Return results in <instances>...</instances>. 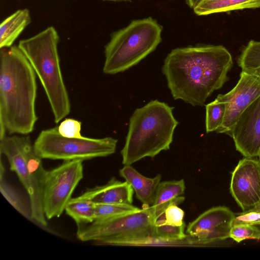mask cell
<instances>
[{
  "instance_id": "6da1fadb",
  "label": "cell",
  "mask_w": 260,
  "mask_h": 260,
  "mask_svg": "<svg viewBox=\"0 0 260 260\" xmlns=\"http://www.w3.org/2000/svg\"><path fill=\"white\" fill-rule=\"evenodd\" d=\"M232 56L222 45H199L173 49L164 60L162 72L174 100L202 106L228 81Z\"/></svg>"
},
{
  "instance_id": "7a4b0ae2",
  "label": "cell",
  "mask_w": 260,
  "mask_h": 260,
  "mask_svg": "<svg viewBox=\"0 0 260 260\" xmlns=\"http://www.w3.org/2000/svg\"><path fill=\"white\" fill-rule=\"evenodd\" d=\"M36 73L16 46L0 51V140L6 132L26 135L38 120Z\"/></svg>"
},
{
  "instance_id": "3957f363",
  "label": "cell",
  "mask_w": 260,
  "mask_h": 260,
  "mask_svg": "<svg viewBox=\"0 0 260 260\" xmlns=\"http://www.w3.org/2000/svg\"><path fill=\"white\" fill-rule=\"evenodd\" d=\"M174 109L155 100L134 111L121 151L123 165H131L146 157L153 158L170 149L178 124L173 113Z\"/></svg>"
},
{
  "instance_id": "277c9868",
  "label": "cell",
  "mask_w": 260,
  "mask_h": 260,
  "mask_svg": "<svg viewBox=\"0 0 260 260\" xmlns=\"http://www.w3.org/2000/svg\"><path fill=\"white\" fill-rule=\"evenodd\" d=\"M59 37L53 26L19 41L18 47L38 77L56 123L71 111V104L60 66L57 46Z\"/></svg>"
},
{
  "instance_id": "5b68a950",
  "label": "cell",
  "mask_w": 260,
  "mask_h": 260,
  "mask_svg": "<svg viewBox=\"0 0 260 260\" xmlns=\"http://www.w3.org/2000/svg\"><path fill=\"white\" fill-rule=\"evenodd\" d=\"M77 237L96 244L145 245L158 241L153 206L77 225Z\"/></svg>"
},
{
  "instance_id": "8992f818",
  "label": "cell",
  "mask_w": 260,
  "mask_h": 260,
  "mask_svg": "<svg viewBox=\"0 0 260 260\" xmlns=\"http://www.w3.org/2000/svg\"><path fill=\"white\" fill-rule=\"evenodd\" d=\"M162 30L155 20L148 17L134 20L112 33L105 46L103 72L115 74L137 64L161 42Z\"/></svg>"
},
{
  "instance_id": "52a82bcc",
  "label": "cell",
  "mask_w": 260,
  "mask_h": 260,
  "mask_svg": "<svg viewBox=\"0 0 260 260\" xmlns=\"http://www.w3.org/2000/svg\"><path fill=\"white\" fill-rule=\"evenodd\" d=\"M117 142L109 137L100 139L65 137L59 133L57 126L42 130L33 146L42 159L84 161L114 153Z\"/></svg>"
},
{
  "instance_id": "ba28073f",
  "label": "cell",
  "mask_w": 260,
  "mask_h": 260,
  "mask_svg": "<svg viewBox=\"0 0 260 260\" xmlns=\"http://www.w3.org/2000/svg\"><path fill=\"white\" fill-rule=\"evenodd\" d=\"M83 160L64 161L47 171L43 188V208L47 219L60 217L83 178Z\"/></svg>"
},
{
  "instance_id": "9c48e42d",
  "label": "cell",
  "mask_w": 260,
  "mask_h": 260,
  "mask_svg": "<svg viewBox=\"0 0 260 260\" xmlns=\"http://www.w3.org/2000/svg\"><path fill=\"white\" fill-rule=\"evenodd\" d=\"M235 214L227 207H212L189 223L186 239L190 244L207 245L230 238Z\"/></svg>"
},
{
  "instance_id": "30bf717a",
  "label": "cell",
  "mask_w": 260,
  "mask_h": 260,
  "mask_svg": "<svg viewBox=\"0 0 260 260\" xmlns=\"http://www.w3.org/2000/svg\"><path fill=\"white\" fill-rule=\"evenodd\" d=\"M244 157L232 173L230 192L243 213H260V159Z\"/></svg>"
},
{
  "instance_id": "8fae6325",
  "label": "cell",
  "mask_w": 260,
  "mask_h": 260,
  "mask_svg": "<svg viewBox=\"0 0 260 260\" xmlns=\"http://www.w3.org/2000/svg\"><path fill=\"white\" fill-rule=\"evenodd\" d=\"M259 96L260 79L242 71L236 85L229 92L217 96L225 104L226 111L223 123L216 132L231 137L240 115Z\"/></svg>"
},
{
  "instance_id": "7c38bea8",
  "label": "cell",
  "mask_w": 260,
  "mask_h": 260,
  "mask_svg": "<svg viewBox=\"0 0 260 260\" xmlns=\"http://www.w3.org/2000/svg\"><path fill=\"white\" fill-rule=\"evenodd\" d=\"M231 137L236 150L244 157L258 156L260 152V96L240 115Z\"/></svg>"
},
{
  "instance_id": "4fadbf2b",
  "label": "cell",
  "mask_w": 260,
  "mask_h": 260,
  "mask_svg": "<svg viewBox=\"0 0 260 260\" xmlns=\"http://www.w3.org/2000/svg\"><path fill=\"white\" fill-rule=\"evenodd\" d=\"M23 135L6 136L0 140V151L7 158L10 170L17 174L31 202L34 198V188L23 154Z\"/></svg>"
},
{
  "instance_id": "5bb4252c",
  "label": "cell",
  "mask_w": 260,
  "mask_h": 260,
  "mask_svg": "<svg viewBox=\"0 0 260 260\" xmlns=\"http://www.w3.org/2000/svg\"><path fill=\"white\" fill-rule=\"evenodd\" d=\"M134 192L128 182L112 177L104 185L86 189L81 196L94 203L132 205Z\"/></svg>"
},
{
  "instance_id": "9a60e30c",
  "label": "cell",
  "mask_w": 260,
  "mask_h": 260,
  "mask_svg": "<svg viewBox=\"0 0 260 260\" xmlns=\"http://www.w3.org/2000/svg\"><path fill=\"white\" fill-rule=\"evenodd\" d=\"M119 173L132 186L137 198L142 202L143 208L152 206L157 186L160 182L161 175L158 174L153 178H148L139 173L131 165L124 166Z\"/></svg>"
},
{
  "instance_id": "2e32d148",
  "label": "cell",
  "mask_w": 260,
  "mask_h": 260,
  "mask_svg": "<svg viewBox=\"0 0 260 260\" xmlns=\"http://www.w3.org/2000/svg\"><path fill=\"white\" fill-rule=\"evenodd\" d=\"M185 189L183 179L160 182L157 188L152 206L154 208L155 218L163 214L171 205H178L185 200L183 194Z\"/></svg>"
},
{
  "instance_id": "e0dca14e",
  "label": "cell",
  "mask_w": 260,
  "mask_h": 260,
  "mask_svg": "<svg viewBox=\"0 0 260 260\" xmlns=\"http://www.w3.org/2000/svg\"><path fill=\"white\" fill-rule=\"evenodd\" d=\"M30 22L31 17L27 9L18 10L4 20L0 25V48L12 46Z\"/></svg>"
},
{
  "instance_id": "ac0fdd59",
  "label": "cell",
  "mask_w": 260,
  "mask_h": 260,
  "mask_svg": "<svg viewBox=\"0 0 260 260\" xmlns=\"http://www.w3.org/2000/svg\"><path fill=\"white\" fill-rule=\"evenodd\" d=\"M260 7V0H200L193 9L198 15Z\"/></svg>"
},
{
  "instance_id": "d6986e66",
  "label": "cell",
  "mask_w": 260,
  "mask_h": 260,
  "mask_svg": "<svg viewBox=\"0 0 260 260\" xmlns=\"http://www.w3.org/2000/svg\"><path fill=\"white\" fill-rule=\"evenodd\" d=\"M64 211L77 225L90 223L95 219L94 203L81 195L72 198L67 204Z\"/></svg>"
},
{
  "instance_id": "ffe728a7",
  "label": "cell",
  "mask_w": 260,
  "mask_h": 260,
  "mask_svg": "<svg viewBox=\"0 0 260 260\" xmlns=\"http://www.w3.org/2000/svg\"><path fill=\"white\" fill-rule=\"evenodd\" d=\"M238 63L242 72L260 79V41H250L242 49Z\"/></svg>"
},
{
  "instance_id": "44dd1931",
  "label": "cell",
  "mask_w": 260,
  "mask_h": 260,
  "mask_svg": "<svg viewBox=\"0 0 260 260\" xmlns=\"http://www.w3.org/2000/svg\"><path fill=\"white\" fill-rule=\"evenodd\" d=\"M226 111L225 104L217 97L206 105V131L207 133L217 131L222 125Z\"/></svg>"
},
{
  "instance_id": "7402d4cb",
  "label": "cell",
  "mask_w": 260,
  "mask_h": 260,
  "mask_svg": "<svg viewBox=\"0 0 260 260\" xmlns=\"http://www.w3.org/2000/svg\"><path fill=\"white\" fill-rule=\"evenodd\" d=\"M94 220L109 218L139 209L137 207L128 204L94 203Z\"/></svg>"
},
{
  "instance_id": "603a6c76",
  "label": "cell",
  "mask_w": 260,
  "mask_h": 260,
  "mask_svg": "<svg viewBox=\"0 0 260 260\" xmlns=\"http://www.w3.org/2000/svg\"><path fill=\"white\" fill-rule=\"evenodd\" d=\"M230 238L238 243L248 239L260 240V227L246 222H234Z\"/></svg>"
},
{
  "instance_id": "cb8c5ba5",
  "label": "cell",
  "mask_w": 260,
  "mask_h": 260,
  "mask_svg": "<svg viewBox=\"0 0 260 260\" xmlns=\"http://www.w3.org/2000/svg\"><path fill=\"white\" fill-rule=\"evenodd\" d=\"M0 189L3 196L18 212L31 219V211H28L17 192L5 181L3 177L1 178Z\"/></svg>"
},
{
  "instance_id": "d4e9b609",
  "label": "cell",
  "mask_w": 260,
  "mask_h": 260,
  "mask_svg": "<svg viewBox=\"0 0 260 260\" xmlns=\"http://www.w3.org/2000/svg\"><path fill=\"white\" fill-rule=\"evenodd\" d=\"M185 228V222L181 225L166 223L155 225L156 237L158 240L167 241L182 240L186 237Z\"/></svg>"
},
{
  "instance_id": "484cf974",
  "label": "cell",
  "mask_w": 260,
  "mask_h": 260,
  "mask_svg": "<svg viewBox=\"0 0 260 260\" xmlns=\"http://www.w3.org/2000/svg\"><path fill=\"white\" fill-rule=\"evenodd\" d=\"M184 212L176 205H171L168 207L164 213L156 217L157 221L164 220V223L174 225H181L184 222L183 218Z\"/></svg>"
},
{
  "instance_id": "4316f807",
  "label": "cell",
  "mask_w": 260,
  "mask_h": 260,
  "mask_svg": "<svg viewBox=\"0 0 260 260\" xmlns=\"http://www.w3.org/2000/svg\"><path fill=\"white\" fill-rule=\"evenodd\" d=\"M59 133L67 138H82L81 122L72 118H66L57 126Z\"/></svg>"
},
{
  "instance_id": "83f0119b",
  "label": "cell",
  "mask_w": 260,
  "mask_h": 260,
  "mask_svg": "<svg viewBox=\"0 0 260 260\" xmlns=\"http://www.w3.org/2000/svg\"><path fill=\"white\" fill-rule=\"evenodd\" d=\"M200 1V0H185L187 5L192 9H193Z\"/></svg>"
},
{
  "instance_id": "f1b7e54d",
  "label": "cell",
  "mask_w": 260,
  "mask_h": 260,
  "mask_svg": "<svg viewBox=\"0 0 260 260\" xmlns=\"http://www.w3.org/2000/svg\"><path fill=\"white\" fill-rule=\"evenodd\" d=\"M250 223V224H255V225H258V224H260V217L258 219V220H256V221H254L253 222H250V223Z\"/></svg>"
},
{
  "instance_id": "f546056e",
  "label": "cell",
  "mask_w": 260,
  "mask_h": 260,
  "mask_svg": "<svg viewBox=\"0 0 260 260\" xmlns=\"http://www.w3.org/2000/svg\"><path fill=\"white\" fill-rule=\"evenodd\" d=\"M104 1H113V2H121V1H130L131 0H103Z\"/></svg>"
},
{
  "instance_id": "4dcf8cb0",
  "label": "cell",
  "mask_w": 260,
  "mask_h": 260,
  "mask_svg": "<svg viewBox=\"0 0 260 260\" xmlns=\"http://www.w3.org/2000/svg\"><path fill=\"white\" fill-rule=\"evenodd\" d=\"M258 157H259V159H260V152H259V153L258 154Z\"/></svg>"
},
{
  "instance_id": "1f68e13d",
  "label": "cell",
  "mask_w": 260,
  "mask_h": 260,
  "mask_svg": "<svg viewBox=\"0 0 260 260\" xmlns=\"http://www.w3.org/2000/svg\"><path fill=\"white\" fill-rule=\"evenodd\" d=\"M257 225H258L260 227V224H258Z\"/></svg>"
}]
</instances>
